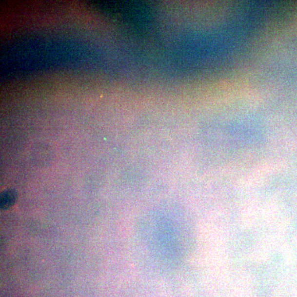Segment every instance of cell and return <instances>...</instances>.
Wrapping results in <instances>:
<instances>
[{"mask_svg": "<svg viewBox=\"0 0 297 297\" xmlns=\"http://www.w3.org/2000/svg\"><path fill=\"white\" fill-rule=\"evenodd\" d=\"M18 197L17 192L14 188H8L3 191L0 197V206L1 210L10 209L16 203Z\"/></svg>", "mask_w": 297, "mask_h": 297, "instance_id": "cell-1", "label": "cell"}]
</instances>
